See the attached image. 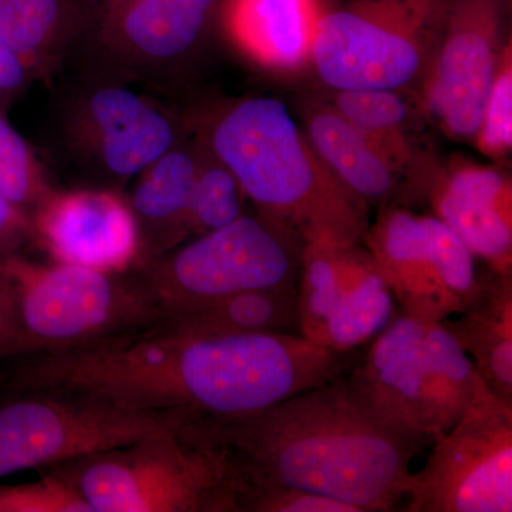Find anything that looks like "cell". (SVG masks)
<instances>
[{"label": "cell", "instance_id": "cell-30", "mask_svg": "<svg viewBox=\"0 0 512 512\" xmlns=\"http://www.w3.org/2000/svg\"><path fill=\"white\" fill-rule=\"evenodd\" d=\"M28 244H32L29 215L0 194V258L20 254Z\"/></svg>", "mask_w": 512, "mask_h": 512}, {"label": "cell", "instance_id": "cell-26", "mask_svg": "<svg viewBox=\"0 0 512 512\" xmlns=\"http://www.w3.org/2000/svg\"><path fill=\"white\" fill-rule=\"evenodd\" d=\"M474 146L493 160H501L512 148V46L508 47L493 86L485 100Z\"/></svg>", "mask_w": 512, "mask_h": 512}, {"label": "cell", "instance_id": "cell-3", "mask_svg": "<svg viewBox=\"0 0 512 512\" xmlns=\"http://www.w3.org/2000/svg\"><path fill=\"white\" fill-rule=\"evenodd\" d=\"M192 134L231 171L255 212L306 244H363L372 208L333 174L284 101L185 104Z\"/></svg>", "mask_w": 512, "mask_h": 512}, {"label": "cell", "instance_id": "cell-6", "mask_svg": "<svg viewBox=\"0 0 512 512\" xmlns=\"http://www.w3.org/2000/svg\"><path fill=\"white\" fill-rule=\"evenodd\" d=\"M136 274L0 258V357L56 352L153 325Z\"/></svg>", "mask_w": 512, "mask_h": 512}, {"label": "cell", "instance_id": "cell-18", "mask_svg": "<svg viewBox=\"0 0 512 512\" xmlns=\"http://www.w3.org/2000/svg\"><path fill=\"white\" fill-rule=\"evenodd\" d=\"M312 0H222L229 45L266 72L292 73L311 63L316 22Z\"/></svg>", "mask_w": 512, "mask_h": 512}, {"label": "cell", "instance_id": "cell-1", "mask_svg": "<svg viewBox=\"0 0 512 512\" xmlns=\"http://www.w3.org/2000/svg\"><path fill=\"white\" fill-rule=\"evenodd\" d=\"M8 390L80 397L133 412L232 417L335 380L345 357L299 333L188 335L148 326L56 352L16 356Z\"/></svg>", "mask_w": 512, "mask_h": 512}, {"label": "cell", "instance_id": "cell-25", "mask_svg": "<svg viewBox=\"0 0 512 512\" xmlns=\"http://www.w3.org/2000/svg\"><path fill=\"white\" fill-rule=\"evenodd\" d=\"M247 201L235 175L207 150L188 205V238L227 227L245 214Z\"/></svg>", "mask_w": 512, "mask_h": 512}, {"label": "cell", "instance_id": "cell-5", "mask_svg": "<svg viewBox=\"0 0 512 512\" xmlns=\"http://www.w3.org/2000/svg\"><path fill=\"white\" fill-rule=\"evenodd\" d=\"M93 512H241L231 451L198 414L136 443L52 467Z\"/></svg>", "mask_w": 512, "mask_h": 512}, {"label": "cell", "instance_id": "cell-27", "mask_svg": "<svg viewBox=\"0 0 512 512\" xmlns=\"http://www.w3.org/2000/svg\"><path fill=\"white\" fill-rule=\"evenodd\" d=\"M0 512H93L63 478L49 474L37 483L0 487Z\"/></svg>", "mask_w": 512, "mask_h": 512}, {"label": "cell", "instance_id": "cell-11", "mask_svg": "<svg viewBox=\"0 0 512 512\" xmlns=\"http://www.w3.org/2000/svg\"><path fill=\"white\" fill-rule=\"evenodd\" d=\"M9 392L0 400V478L128 446L192 414L133 412L66 394Z\"/></svg>", "mask_w": 512, "mask_h": 512}, {"label": "cell", "instance_id": "cell-29", "mask_svg": "<svg viewBox=\"0 0 512 512\" xmlns=\"http://www.w3.org/2000/svg\"><path fill=\"white\" fill-rule=\"evenodd\" d=\"M30 79L18 56L0 36V114L6 116L10 107L28 92Z\"/></svg>", "mask_w": 512, "mask_h": 512}, {"label": "cell", "instance_id": "cell-10", "mask_svg": "<svg viewBox=\"0 0 512 512\" xmlns=\"http://www.w3.org/2000/svg\"><path fill=\"white\" fill-rule=\"evenodd\" d=\"M306 242L254 212L131 269L161 313L234 293L298 285Z\"/></svg>", "mask_w": 512, "mask_h": 512}, {"label": "cell", "instance_id": "cell-15", "mask_svg": "<svg viewBox=\"0 0 512 512\" xmlns=\"http://www.w3.org/2000/svg\"><path fill=\"white\" fill-rule=\"evenodd\" d=\"M399 312L365 245L306 244L298 282L299 333L306 339L336 352L363 349Z\"/></svg>", "mask_w": 512, "mask_h": 512}, {"label": "cell", "instance_id": "cell-13", "mask_svg": "<svg viewBox=\"0 0 512 512\" xmlns=\"http://www.w3.org/2000/svg\"><path fill=\"white\" fill-rule=\"evenodd\" d=\"M363 245L406 315L444 322L476 295V256L433 214L400 205L379 208Z\"/></svg>", "mask_w": 512, "mask_h": 512}, {"label": "cell", "instance_id": "cell-28", "mask_svg": "<svg viewBox=\"0 0 512 512\" xmlns=\"http://www.w3.org/2000/svg\"><path fill=\"white\" fill-rule=\"evenodd\" d=\"M241 512H362L355 505L295 487H261L242 498Z\"/></svg>", "mask_w": 512, "mask_h": 512}, {"label": "cell", "instance_id": "cell-23", "mask_svg": "<svg viewBox=\"0 0 512 512\" xmlns=\"http://www.w3.org/2000/svg\"><path fill=\"white\" fill-rule=\"evenodd\" d=\"M79 23V0H0V36L33 83L59 76Z\"/></svg>", "mask_w": 512, "mask_h": 512}, {"label": "cell", "instance_id": "cell-12", "mask_svg": "<svg viewBox=\"0 0 512 512\" xmlns=\"http://www.w3.org/2000/svg\"><path fill=\"white\" fill-rule=\"evenodd\" d=\"M410 473L406 512L512 511V404L481 382L460 420Z\"/></svg>", "mask_w": 512, "mask_h": 512}, {"label": "cell", "instance_id": "cell-17", "mask_svg": "<svg viewBox=\"0 0 512 512\" xmlns=\"http://www.w3.org/2000/svg\"><path fill=\"white\" fill-rule=\"evenodd\" d=\"M424 201L485 266L512 274V181L505 168L463 160L437 165Z\"/></svg>", "mask_w": 512, "mask_h": 512}, {"label": "cell", "instance_id": "cell-24", "mask_svg": "<svg viewBox=\"0 0 512 512\" xmlns=\"http://www.w3.org/2000/svg\"><path fill=\"white\" fill-rule=\"evenodd\" d=\"M57 188L32 144L0 114V194L32 217Z\"/></svg>", "mask_w": 512, "mask_h": 512}, {"label": "cell", "instance_id": "cell-8", "mask_svg": "<svg viewBox=\"0 0 512 512\" xmlns=\"http://www.w3.org/2000/svg\"><path fill=\"white\" fill-rule=\"evenodd\" d=\"M346 379L384 420L433 443L460 420L483 379L443 322L399 312Z\"/></svg>", "mask_w": 512, "mask_h": 512}, {"label": "cell", "instance_id": "cell-9", "mask_svg": "<svg viewBox=\"0 0 512 512\" xmlns=\"http://www.w3.org/2000/svg\"><path fill=\"white\" fill-rule=\"evenodd\" d=\"M450 0H346L319 15L311 64L330 90L417 94Z\"/></svg>", "mask_w": 512, "mask_h": 512}, {"label": "cell", "instance_id": "cell-7", "mask_svg": "<svg viewBox=\"0 0 512 512\" xmlns=\"http://www.w3.org/2000/svg\"><path fill=\"white\" fill-rule=\"evenodd\" d=\"M221 5L222 0H79V32L62 72L131 84L180 103Z\"/></svg>", "mask_w": 512, "mask_h": 512}, {"label": "cell", "instance_id": "cell-14", "mask_svg": "<svg viewBox=\"0 0 512 512\" xmlns=\"http://www.w3.org/2000/svg\"><path fill=\"white\" fill-rule=\"evenodd\" d=\"M508 0H450L439 45L417 97L447 137L473 141L505 52Z\"/></svg>", "mask_w": 512, "mask_h": 512}, {"label": "cell", "instance_id": "cell-19", "mask_svg": "<svg viewBox=\"0 0 512 512\" xmlns=\"http://www.w3.org/2000/svg\"><path fill=\"white\" fill-rule=\"evenodd\" d=\"M205 154L207 148L191 134L136 178L127 198L140 229V265L190 239L188 205Z\"/></svg>", "mask_w": 512, "mask_h": 512}, {"label": "cell", "instance_id": "cell-2", "mask_svg": "<svg viewBox=\"0 0 512 512\" xmlns=\"http://www.w3.org/2000/svg\"><path fill=\"white\" fill-rule=\"evenodd\" d=\"M346 375L258 412L198 414L231 451L242 498L254 488L295 487L362 512L403 503L413 460L431 441L380 417Z\"/></svg>", "mask_w": 512, "mask_h": 512}, {"label": "cell", "instance_id": "cell-4", "mask_svg": "<svg viewBox=\"0 0 512 512\" xmlns=\"http://www.w3.org/2000/svg\"><path fill=\"white\" fill-rule=\"evenodd\" d=\"M50 86L43 153L79 187L124 192L192 134L183 104L131 84L63 70Z\"/></svg>", "mask_w": 512, "mask_h": 512}, {"label": "cell", "instance_id": "cell-16", "mask_svg": "<svg viewBox=\"0 0 512 512\" xmlns=\"http://www.w3.org/2000/svg\"><path fill=\"white\" fill-rule=\"evenodd\" d=\"M30 222L32 244L60 264L109 274H126L140 265V229L124 192L57 188Z\"/></svg>", "mask_w": 512, "mask_h": 512}, {"label": "cell", "instance_id": "cell-22", "mask_svg": "<svg viewBox=\"0 0 512 512\" xmlns=\"http://www.w3.org/2000/svg\"><path fill=\"white\" fill-rule=\"evenodd\" d=\"M151 328L188 335L299 333L298 285L239 292L173 309L161 313Z\"/></svg>", "mask_w": 512, "mask_h": 512}, {"label": "cell", "instance_id": "cell-21", "mask_svg": "<svg viewBox=\"0 0 512 512\" xmlns=\"http://www.w3.org/2000/svg\"><path fill=\"white\" fill-rule=\"evenodd\" d=\"M478 278L476 295L467 308L443 323L490 392L512 404V274L485 266Z\"/></svg>", "mask_w": 512, "mask_h": 512}, {"label": "cell", "instance_id": "cell-20", "mask_svg": "<svg viewBox=\"0 0 512 512\" xmlns=\"http://www.w3.org/2000/svg\"><path fill=\"white\" fill-rule=\"evenodd\" d=\"M303 130L333 174L370 208H410L409 191L400 174L329 101H312L305 107Z\"/></svg>", "mask_w": 512, "mask_h": 512}]
</instances>
